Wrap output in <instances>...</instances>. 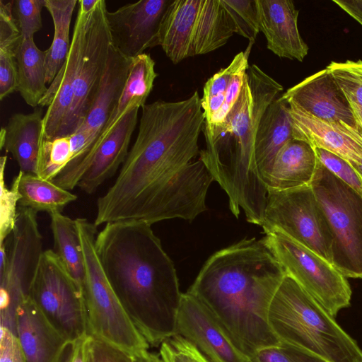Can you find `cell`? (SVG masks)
<instances>
[{"instance_id": "1", "label": "cell", "mask_w": 362, "mask_h": 362, "mask_svg": "<svg viewBox=\"0 0 362 362\" xmlns=\"http://www.w3.org/2000/svg\"><path fill=\"white\" fill-rule=\"evenodd\" d=\"M141 110L136 139L113 185L97 200L100 221L185 218L206 203L214 179L199 158L192 161L205 121L199 93Z\"/></svg>"}, {"instance_id": "2", "label": "cell", "mask_w": 362, "mask_h": 362, "mask_svg": "<svg viewBox=\"0 0 362 362\" xmlns=\"http://www.w3.org/2000/svg\"><path fill=\"white\" fill-rule=\"evenodd\" d=\"M285 275L264 238H244L214 253L187 291L209 308L249 359L281 344L269 325L268 310Z\"/></svg>"}, {"instance_id": "3", "label": "cell", "mask_w": 362, "mask_h": 362, "mask_svg": "<svg viewBox=\"0 0 362 362\" xmlns=\"http://www.w3.org/2000/svg\"><path fill=\"white\" fill-rule=\"evenodd\" d=\"M95 249L113 291L149 345L176 334L182 293L174 264L151 225L107 223L97 234Z\"/></svg>"}, {"instance_id": "4", "label": "cell", "mask_w": 362, "mask_h": 362, "mask_svg": "<svg viewBox=\"0 0 362 362\" xmlns=\"http://www.w3.org/2000/svg\"><path fill=\"white\" fill-rule=\"evenodd\" d=\"M283 86L256 64L249 66L240 95L224 121L204 124L206 148L199 151L214 181L228 197L238 218L262 227L268 188L261 180L255 156V142L262 117L283 90Z\"/></svg>"}, {"instance_id": "5", "label": "cell", "mask_w": 362, "mask_h": 362, "mask_svg": "<svg viewBox=\"0 0 362 362\" xmlns=\"http://www.w3.org/2000/svg\"><path fill=\"white\" fill-rule=\"evenodd\" d=\"M268 321L281 344L329 362H362L357 343L286 274L270 303Z\"/></svg>"}, {"instance_id": "6", "label": "cell", "mask_w": 362, "mask_h": 362, "mask_svg": "<svg viewBox=\"0 0 362 362\" xmlns=\"http://www.w3.org/2000/svg\"><path fill=\"white\" fill-rule=\"evenodd\" d=\"M75 221L85 265L83 295L88 334L128 355L148 349L149 344L130 319L103 271L95 249L97 226L83 218Z\"/></svg>"}, {"instance_id": "7", "label": "cell", "mask_w": 362, "mask_h": 362, "mask_svg": "<svg viewBox=\"0 0 362 362\" xmlns=\"http://www.w3.org/2000/svg\"><path fill=\"white\" fill-rule=\"evenodd\" d=\"M310 185L332 236V264L346 278H362V195L320 162Z\"/></svg>"}, {"instance_id": "8", "label": "cell", "mask_w": 362, "mask_h": 362, "mask_svg": "<svg viewBox=\"0 0 362 362\" xmlns=\"http://www.w3.org/2000/svg\"><path fill=\"white\" fill-rule=\"evenodd\" d=\"M264 233V240L286 274L332 316L335 317L341 310L350 305V285L332 264L280 230Z\"/></svg>"}, {"instance_id": "9", "label": "cell", "mask_w": 362, "mask_h": 362, "mask_svg": "<svg viewBox=\"0 0 362 362\" xmlns=\"http://www.w3.org/2000/svg\"><path fill=\"white\" fill-rule=\"evenodd\" d=\"M4 243L7 260L0 270L1 327L16 334L17 311L29 297L43 252L37 212L18 206L15 228Z\"/></svg>"}, {"instance_id": "10", "label": "cell", "mask_w": 362, "mask_h": 362, "mask_svg": "<svg viewBox=\"0 0 362 362\" xmlns=\"http://www.w3.org/2000/svg\"><path fill=\"white\" fill-rule=\"evenodd\" d=\"M29 298L71 344L88 335L83 293L54 250L43 251Z\"/></svg>"}, {"instance_id": "11", "label": "cell", "mask_w": 362, "mask_h": 362, "mask_svg": "<svg viewBox=\"0 0 362 362\" xmlns=\"http://www.w3.org/2000/svg\"><path fill=\"white\" fill-rule=\"evenodd\" d=\"M262 228L280 230L332 264V236L310 185L269 189Z\"/></svg>"}, {"instance_id": "12", "label": "cell", "mask_w": 362, "mask_h": 362, "mask_svg": "<svg viewBox=\"0 0 362 362\" xmlns=\"http://www.w3.org/2000/svg\"><path fill=\"white\" fill-rule=\"evenodd\" d=\"M139 110L136 107L128 111L109 132L99 136L84 155L70 163L52 181L69 191L78 187L88 194L96 192L125 161Z\"/></svg>"}, {"instance_id": "13", "label": "cell", "mask_w": 362, "mask_h": 362, "mask_svg": "<svg viewBox=\"0 0 362 362\" xmlns=\"http://www.w3.org/2000/svg\"><path fill=\"white\" fill-rule=\"evenodd\" d=\"M107 11L105 1L98 0L90 14L72 105L57 136L72 134L80 128L95 97L112 43Z\"/></svg>"}, {"instance_id": "14", "label": "cell", "mask_w": 362, "mask_h": 362, "mask_svg": "<svg viewBox=\"0 0 362 362\" xmlns=\"http://www.w3.org/2000/svg\"><path fill=\"white\" fill-rule=\"evenodd\" d=\"M173 0H140L107 11L112 45L134 59L148 48L159 45L165 14Z\"/></svg>"}, {"instance_id": "15", "label": "cell", "mask_w": 362, "mask_h": 362, "mask_svg": "<svg viewBox=\"0 0 362 362\" xmlns=\"http://www.w3.org/2000/svg\"><path fill=\"white\" fill-rule=\"evenodd\" d=\"M177 334L194 344L211 362H247L209 308L195 296L182 294Z\"/></svg>"}, {"instance_id": "16", "label": "cell", "mask_w": 362, "mask_h": 362, "mask_svg": "<svg viewBox=\"0 0 362 362\" xmlns=\"http://www.w3.org/2000/svg\"><path fill=\"white\" fill-rule=\"evenodd\" d=\"M91 12H85L78 6L71 47L66 62L39 103L40 107L47 106V110L43 117V137L45 139L57 136L71 107L75 81L83 50L88 18Z\"/></svg>"}, {"instance_id": "17", "label": "cell", "mask_w": 362, "mask_h": 362, "mask_svg": "<svg viewBox=\"0 0 362 362\" xmlns=\"http://www.w3.org/2000/svg\"><path fill=\"white\" fill-rule=\"evenodd\" d=\"M288 110L293 139L337 155L354 168L361 164L362 131L357 125L327 122L291 105Z\"/></svg>"}, {"instance_id": "18", "label": "cell", "mask_w": 362, "mask_h": 362, "mask_svg": "<svg viewBox=\"0 0 362 362\" xmlns=\"http://www.w3.org/2000/svg\"><path fill=\"white\" fill-rule=\"evenodd\" d=\"M280 97L320 119L356 127L349 100L326 69L305 78Z\"/></svg>"}, {"instance_id": "19", "label": "cell", "mask_w": 362, "mask_h": 362, "mask_svg": "<svg viewBox=\"0 0 362 362\" xmlns=\"http://www.w3.org/2000/svg\"><path fill=\"white\" fill-rule=\"evenodd\" d=\"M259 30L267 49L281 58L302 62L308 46L298 27L299 11L291 0H257Z\"/></svg>"}, {"instance_id": "20", "label": "cell", "mask_w": 362, "mask_h": 362, "mask_svg": "<svg viewBox=\"0 0 362 362\" xmlns=\"http://www.w3.org/2000/svg\"><path fill=\"white\" fill-rule=\"evenodd\" d=\"M16 336L26 362H62L71 345L29 297L17 311Z\"/></svg>"}, {"instance_id": "21", "label": "cell", "mask_w": 362, "mask_h": 362, "mask_svg": "<svg viewBox=\"0 0 362 362\" xmlns=\"http://www.w3.org/2000/svg\"><path fill=\"white\" fill-rule=\"evenodd\" d=\"M132 60L122 54L112 43L95 97L83 124L78 129L88 131L95 140L100 135L120 98Z\"/></svg>"}, {"instance_id": "22", "label": "cell", "mask_w": 362, "mask_h": 362, "mask_svg": "<svg viewBox=\"0 0 362 362\" xmlns=\"http://www.w3.org/2000/svg\"><path fill=\"white\" fill-rule=\"evenodd\" d=\"M42 110L28 114L16 113L0 132V148L10 153L20 171L37 175L40 146L43 137Z\"/></svg>"}, {"instance_id": "23", "label": "cell", "mask_w": 362, "mask_h": 362, "mask_svg": "<svg viewBox=\"0 0 362 362\" xmlns=\"http://www.w3.org/2000/svg\"><path fill=\"white\" fill-rule=\"evenodd\" d=\"M291 139L292 121L288 105L277 97L262 117L255 142L258 173L267 188L274 159L279 150Z\"/></svg>"}, {"instance_id": "24", "label": "cell", "mask_w": 362, "mask_h": 362, "mask_svg": "<svg viewBox=\"0 0 362 362\" xmlns=\"http://www.w3.org/2000/svg\"><path fill=\"white\" fill-rule=\"evenodd\" d=\"M318 163L315 150L310 144L290 140L274 159L268 189L286 190L310 185Z\"/></svg>"}, {"instance_id": "25", "label": "cell", "mask_w": 362, "mask_h": 362, "mask_svg": "<svg viewBox=\"0 0 362 362\" xmlns=\"http://www.w3.org/2000/svg\"><path fill=\"white\" fill-rule=\"evenodd\" d=\"M201 0H173L159 33V45L174 64L191 57V45Z\"/></svg>"}, {"instance_id": "26", "label": "cell", "mask_w": 362, "mask_h": 362, "mask_svg": "<svg viewBox=\"0 0 362 362\" xmlns=\"http://www.w3.org/2000/svg\"><path fill=\"white\" fill-rule=\"evenodd\" d=\"M235 33L221 0H201L191 45V57L223 46Z\"/></svg>"}, {"instance_id": "27", "label": "cell", "mask_w": 362, "mask_h": 362, "mask_svg": "<svg viewBox=\"0 0 362 362\" xmlns=\"http://www.w3.org/2000/svg\"><path fill=\"white\" fill-rule=\"evenodd\" d=\"M156 76L155 62L148 54L132 59L123 91L99 136L109 132L128 111L146 105Z\"/></svg>"}, {"instance_id": "28", "label": "cell", "mask_w": 362, "mask_h": 362, "mask_svg": "<svg viewBox=\"0 0 362 362\" xmlns=\"http://www.w3.org/2000/svg\"><path fill=\"white\" fill-rule=\"evenodd\" d=\"M45 57L46 51L36 46L34 38L21 40L16 56V91L33 107L39 105L48 89L46 86Z\"/></svg>"}, {"instance_id": "29", "label": "cell", "mask_w": 362, "mask_h": 362, "mask_svg": "<svg viewBox=\"0 0 362 362\" xmlns=\"http://www.w3.org/2000/svg\"><path fill=\"white\" fill-rule=\"evenodd\" d=\"M49 216L54 252L83 293L85 265L76 221L62 212L52 213Z\"/></svg>"}, {"instance_id": "30", "label": "cell", "mask_w": 362, "mask_h": 362, "mask_svg": "<svg viewBox=\"0 0 362 362\" xmlns=\"http://www.w3.org/2000/svg\"><path fill=\"white\" fill-rule=\"evenodd\" d=\"M22 37L13 13V1L0 0V99L16 91V56Z\"/></svg>"}, {"instance_id": "31", "label": "cell", "mask_w": 362, "mask_h": 362, "mask_svg": "<svg viewBox=\"0 0 362 362\" xmlns=\"http://www.w3.org/2000/svg\"><path fill=\"white\" fill-rule=\"evenodd\" d=\"M76 0H45L54 24V37L45 50L46 83L51 84L66 62L71 47L69 28Z\"/></svg>"}, {"instance_id": "32", "label": "cell", "mask_w": 362, "mask_h": 362, "mask_svg": "<svg viewBox=\"0 0 362 362\" xmlns=\"http://www.w3.org/2000/svg\"><path fill=\"white\" fill-rule=\"evenodd\" d=\"M18 183L21 196L18 205L33 211H45L49 214L62 212L69 204L74 202L77 196L51 180H47L31 173L22 171Z\"/></svg>"}, {"instance_id": "33", "label": "cell", "mask_w": 362, "mask_h": 362, "mask_svg": "<svg viewBox=\"0 0 362 362\" xmlns=\"http://www.w3.org/2000/svg\"><path fill=\"white\" fill-rule=\"evenodd\" d=\"M252 46V44L249 43L247 49L236 54L228 66L220 69L205 83L201 98L205 123L210 124L220 111L232 76L240 68L248 64Z\"/></svg>"}, {"instance_id": "34", "label": "cell", "mask_w": 362, "mask_h": 362, "mask_svg": "<svg viewBox=\"0 0 362 362\" xmlns=\"http://www.w3.org/2000/svg\"><path fill=\"white\" fill-rule=\"evenodd\" d=\"M74 158L70 136L43 139L40 146L37 175L52 180Z\"/></svg>"}, {"instance_id": "35", "label": "cell", "mask_w": 362, "mask_h": 362, "mask_svg": "<svg viewBox=\"0 0 362 362\" xmlns=\"http://www.w3.org/2000/svg\"><path fill=\"white\" fill-rule=\"evenodd\" d=\"M7 156L0 158V245L3 244L13 230L18 216L21 194L18 183L21 173L14 177L12 186L8 189L5 184L4 177Z\"/></svg>"}, {"instance_id": "36", "label": "cell", "mask_w": 362, "mask_h": 362, "mask_svg": "<svg viewBox=\"0 0 362 362\" xmlns=\"http://www.w3.org/2000/svg\"><path fill=\"white\" fill-rule=\"evenodd\" d=\"M235 33L255 42L259 33V14L257 0H221Z\"/></svg>"}, {"instance_id": "37", "label": "cell", "mask_w": 362, "mask_h": 362, "mask_svg": "<svg viewBox=\"0 0 362 362\" xmlns=\"http://www.w3.org/2000/svg\"><path fill=\"white\" fill-rule=\"evenodd\" d=\"M325 69L349 102L362 107V60L331 62Z\"/></svg>"}, {"instance_id": "38", "label": "cell", "mask_w": 362, "mask_h": 362, "mask_svg": "<svg viewBox=\"0 0 362 362\" xmlns=\"http://www.w3.org/2000/svg\"><path fill=\"white\" fill-rule=\"evenodd\" d=\"M159 355L163 362H211L194 344L179 334L160 344Z\"/></svg>"}, {"instance_id": "39", "label": "cell", "mask_w": 362, "mask_h": 362, "mask_svg": "<svg viewBox=\"0 0 362 362\" xmlns=\"http://www.w3.org/2000/svg\"><path fill=\"white\" fill-rule=\"evenodd\" d=\"M45 0L13 1V13L22 39L34 38L42 28V10Z\"/></svg>"}, {"instance_id": "40", "label": "cell", "mask_w": 362, "mask_h": 362, "mask_svg": "<svg viewBox=\"0 0 362 362\" xmlns=\"http://www.w3.org/2000/svg\"><path fill=\"white\" fill-rule=\"evenodd\" d=\"M315 150L318 161L325 168L362 195V176L351 163L327 151Z\"/></svg>"}, {"instance_id": "41", "label": "cell", "mask_w": 362, "mask_h": 362, "mask_svg": "<svg viewBox=\"0 0 362 362\" xmlns=\"http://www.w3.org/2000/svg\"><path fill=\"white\" fill-rule=\"evenodd\" d=\"M249 67V65H245L240 68L238 71H236L234 75L232 76L230 83L228 85V89L226 90L225 95V99L223 104L218 112V114L215 116L213 121L210 124L211 125H216L222 123L227 115L236 103L238 97L240 95L241 89L244 84L247 70ZM205 123V122H204Z\"/></svg>"}, {"instance_id": "42", "label": "cell", "mask_w": 362, "mask_h": 362, "mask_svg": "<svg viewBox=\"0 0 362 362\" xmlns=\"http://www.w3.org/2000/svg\"><path fill=\"white\" fill-rule=\"evenodd\" d=\"M0 362H26L16 334L2 327H1Z\"/></svg>"}, {"instance_id": "43", "label": "cell", "mask_w": 362, "mask_h": 362, "mask_svg": "<svg viewBox=\"0 0 362 362\" xmlns=\"http://www.w3.org/2000/svg\"><path fill=\"white\" fill-rule=\"evenodd\" d=\"M91 346L95 362H131L128 354L101 341L93 338Z\"/></svg>"}, {"instance_id": "44", "label": "cell", "mask_w": 362, "mask_h": 362, "mask_svg": "<svg viewBox=\"0 0 362 362\" xmlns=\"http://www.w3.org/2000/svg\"><path fill=\"white\" fill-rule=\"evenodd\" d=\"M247 362H297L284 344L259 350Z\"/></svg>"}, {"instance_id": "45", "label": "cell", "mask_w": 362, "mask_h": 362, "mask_svg": "<svg viewBox=\"0 0 362 362\" xmlns=\"http://www.w3.org/2000/svg\"><path fill=\"white\" fill-rule=\"evenodd\" d=\"M91 341L92 337L87 335L71 344L69 351L66 352V356L64 355L62 362H88Z\"/></svg>"}, {"instance_id": "46", "label": "cell", "mask_w": 362, "mask_h": 362, "mask_svg": "<svg viewBox=\"0 0 362 362\" xmlns=\"http://www.w3.org/2000/svg\"><path fill=\"white\" fill-rule=\"evenodd\" d=\"M333 2L362 25V0H333Z\"/></svg>"}, {"instance_id": "47", "label": "cell", "mask_w": 362, "mask_h": 362, "mask_svg": "<svg viewBox=\"0 0 362 362\" xmlns=\"http://www.w3.org/2000/svg\"><path fill=\"white\" fill-rule=\"evenodd\" d=\"M297 362H329L305 351L285 344Z\"/></svg>"}, {"instance_id": "48", "label": "cell", "mask_w": 362, "mask_h": 362, "mask_svg": "<svg viewBox=\"0 0 362 362\" xmlns=\"http://www.w3.org/2000/svg\"><path fill=\"white\" fill-rule=\"evenodd\" d=\"M129 356L131 362H163L160 355L150 352L148 349L132 353Z\"/></svg>"}, {"instance_id": "49", "label": "cell", "mask_w": 362, "mask_h": 362, "mask_svg": "<svg viewBox=\"0 0 362 362\" xmlns=\"http://www.w3.org/2000/svg\"><path fill=\"white\" fill-rule=\"evenodd\" d=\"M349 104L353 111L356 124L362 131V107L351 102Z\"/></svg>"}, {"instance_id": "50", "label": "cell", "mask_w": 362, "mask_h": 362, "mask_svg": "<svg viewBox=\"0 0 362 362\" xmlns=\"http://www.w3.org/2000/svg\"><path fill=\"white\" fill-rule=\"evenodd\" d=\"M91 343H92V341H91ZM88 362H95V358L93 357V351H92L91 344H90V346L89 349Z\"/></svg>"}, {"instance_id": "51", "label": "cell", "mask_w": 362, "mask_h": 362, "mask_svg": "<svg viewBox=\"0 0 362 362\" xmlns=\"http://www.w3.org/2000/svg\"><path fill=\"white\" fill-rule=\"evenodd\" d=\"M355 168L359 173V174L362 176V163H361V164L359 166H358V167H356Z\"/></svg>"}]
</instances>
